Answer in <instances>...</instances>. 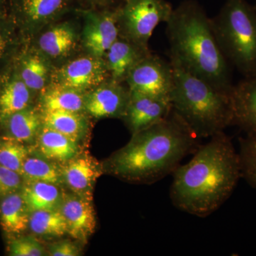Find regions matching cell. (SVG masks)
<instances>
[{
    "instance_id": "6da1fadb",
    "label": "cell",
    "mask_w": 256,
    "mask_h": 256,
    "mask_svg": "<svg viewBox=\"0 0 256 256\" xmlns=\"http://www.w3.org/2000/svg\"><path fill=\"white\" fill-rule=\"evenodd\" d=\"M240 178L238 153L230 138L220 132L175 170L170 198L178 210L204 218L224 204Z\"/></svg>"
},
{
    "instance_id": "7a4b0ae2",
    "label": "cell",
    "mask_w": 256,
    "mask_h": 256,
    "mask_svg": "<svg viewBox=\"0 0 256 256\" xmlns=\"http://www.w3.org/2000/svg\"><path fill=\"white\" fill-rule=\"evenodd\" d=\"M200 140L172 110L166 118L133 134L109 160V171L130 181L156 182L173 174L198 149Z\"/></svg>"
},
{
    "instance_id": "3957f363",
    "label": "cell",
    "mask_w": 256,
    "mask_h": 256,
    "mask_svg": "<svg viewBox=\"0 0 256 256\" xmlns=\"http://www.w3.org/2000/svg\"><path fill=\"white\" fill-rule=\"evenodd\" d=\"M166 24L170 58L216 88L232 94L230 64L202 6L196 2H184L173 9Z\"/></svg>"
},
{
    "instance_id": "277c9868",
    "label": "cell",
    "mask_w": 256,
    "mask_h": 256,
    "mask_svg": "<svg viewBox=\"0 0 256 256\" xmlns=\"http://www.w3.org/2000/svg\"><path fill=\"white\" fill-rule=\"evenodd\" d=\"M174 84L170 92L172 110L202 138H210L233 124L232 94L222 92L170 58Z\"/></svg>"
},
{
    "instance_id": "5b68a950",
    "label": "cell",
    "mask_w": 256,
    "mask_h": 256,
    "mask_svg": "<svg viewBox=\"0 0 256 256\" xmlns=\"http://www.w3.org/2000/svg\"><path fill=\"white\" fill-rule=\"evenodd\" d=\"M212 30L230 65L246 78L256 76V10L246 0H226L210 18Z\"/></svg>"
},
{
    "instance_id": "8992f818",
    "label": "cell",
    "mask_w": 256,
    "mask_h": 256,
    "mask_svg": "<svg viewBox=\"0 0 256 256\" xmlns=\"http://www.w3.org/2000/svg\"><path fill=\"white\" fill-rule=\"evenodd\" d=\"M173 8L165 0H126L118 13L120 35L148 48V41L160 23L169 20Z\"/></svg>"
},
{
    "instance_id": "52a82bcc",
    "label": "cell",
    "mask_w": 256,
    "mask_h": 256,
    "mask_svg": "<svg viewBox=\"0 0 256 256\" xmlns=\"http://www.w3.org/2000/svg\"><path fill=\"white\" fill-rule=\"evenodd\" d=\"M126 82L130 92L170 98L174 84L172 66L150 54L131 70Z\"/></svg>"
},
{
    "instance_id": "ba28073f",
    "label": "cell",
    "mask_w": 256,
    "mask_h": 256,
    "mask_svg": "<svg viewBox=\"0 0 256 256\" xmlns=\"http://www.w3.org/2000/svg\"><path fill=\"white\" fill-rule=\"evenodd\" d=\"M172 110V106L170 98L130 92L129 102L122 117L134 134L166 118Z\"/></svg>"
},
{
    "instance_id": "9c48e42d",
    "label": "cell",
    "mask_w": 256,
    "mask_h": 256,
    "mask_svg": "<svg viewBox=\"0 0 256 256\" xmlns=\"http://www.w3.org/2000/svg\"><path fill=\"white\" fill-rule=\"evenodd\" d=\"M106 64L96 56H85L72 60L57 70V86L80 90L100 86L108 76Z\"/></svg>"
},
{
    "instance_id": "30bf717a",
    "label": "cell",
    "mask_w": 256,
    "mask_h": 256,
    "mask_svg": "<svg viewBox=\"0 0 256 256\" xmlns=\"http://www.w3.org/2000/svg\"><path fill=\"white\" fill-rule=\"evenodd\" d=\"M72 238L85 242L95 232V210L90 200L80 195L64 196L60 207Z\"/></svg>"
},
{
    "instance_id": "8fae6325",
    "label": "cell",
    "mask_w": 256,
    "mask_h": 256,
    "mask_svg": "<svg viewBox=\"0 0 256 256\" xmlns=\"http://www.w3.org/2000/svg\"><path fill=\"white\" fill-rule=\"evenodd\" d=\"M130 98L120 82L104 84L92 92L85 100L88 112L97 118L124 116Z\"/></svg>"
},
{
    "instance_id": "7c38bea8",
    "label": "cell",
    "mask_w": 256,
    "mask_h": 256,
    "mask_svg": "<svg viewBox=\"0 0 256 256\" xmlns=\"http://www.w3.org/2000/svg\"><path fill=\"white\" fill-rule=\"evenodd\" d=\"M86 26L84 28V42L94 56L101 58L119 38L118 13L107 12L88 15Z\"/></svg>"
},
{
    "instance_id": "4fadbf2b",
    "label": "cell",
    "mask_w": 256,
    "mask_h": 256,
    "mask_svg": "<svg viewBox=\"0 0 256 256\" xmlns=\"http://www.w3.org/2000/svg\"><path fill=\"white\" fill-rule=\"evenodd\" d=\"M150 54L148 48L119 36L106 54V65L112 80H126L131 70Z\"/></svg>"
},
{
    "instance_id": "5bb4252c",
    "label": "cell",
    "mask_w": 256,
    "mask_h": 256,
    "mask_svg": "<svg viewBox=\"0 0 256 256\" xmlns=\"http://www.w3.org/2000/svg\"><path fill=\"white\" fill-rule=\"evenodd\" d=\"M233 124L248 134L256 133V76L234 86L232 92Z\"/></svg>"
},
{
    "instance_id": "9a60e30c",
    "label": "cell",
    "mask_w": 256,
    "mask_h": 256,
    "mask_svg": "<svg viewBox=\"0 0 256 256\" xmlns=\"http://www.w3.org/2000/svg\"><path fill=\"white\" fill-rule=\"evenodd\" d=\"M68 162L62 171V178L76 194L89 198L94 184L102 174L100 168L85 156H76Z\"/></svg>"
},
{
    "instance_id": "2e32d148",
    "label": "cell",
    "mask_w": 256,
    "mask_h": 256,
    "mask_svg": "<svg viewBox=\"0 0 256 256\" xmlns=\"http://www.w3.org/2000/svg\"><path fill=\"white\" fill-rule=\"evenodd\" d=\"M30 214L21 192L3 196L0 202V224L10 235L23 233L28 228Z\"/></svg>"
},
{
    "instance_id": "e0dca14e",
    "label": "cell",
    "mask_w": 256,
    "mask_h": 256,
    "mask_svg": "<svg viewBox=\"0 0 256 256\" xmlns=\"http://www.w3.org/2000/svg\"><path fill=\"white\" fill-rule=\"evenodd\" d=\"M22 195L30 213L60 208L64 196L54 184L30 182L23 185Z\"/></svg>"
},
{
    "instance_id": "ac0fdd59",
    "label": "cell",
    "mask_w": 256,
    "mask_h": 256,
    "mask_svg": "<svg viewBox=\"0 0 256 256\" xmlns=\"http://www.w3.org/2000/svg\"><path fill=\"white\" fill-rule=\"evenodd\" d=\"M38 148L45 158L58 161H68L78 153L76 141L44 126L38 136Z\"/></svg>"
},
{
    "instance_id": "d6986e66",
    "label": "cell",
    "mask_w": 256,
    "mask_h": 256,
    "mask_svg": "<svg viewBox=\"0 0 256 256\" xmlns=\"http://www.w3.org/2000/svg\"><path fill=\"white\" fill-rule=\"evenodd\" d=\"M15 8L28 23L52 20L68 6L69 0H14Z\"/></svg>"
},
{
    "instance_id": "ffe728a7",
    "label": "cell",
    "mask_w": 256,
    "mask_h": 256,
    "mask_svg": "<svg viewBox=\"0 0 256 256\" xmlns=\"http://www.w3.org/2000/svg\"><path fill=\"white\" fill-rule=\"evenodd\" d=\"M44 126L78 141L85 131V121L78 112L62 110H44Z\"/></svg>"
},
{
    "instance_id": "44dd1931",
    "label": "cell",
    "mask_w": 256,
    "mask_h": 256,
    "mask_svg": "<svg viewBox=\"0 0 256 256\" xmlns=\"http://www.w3.org/2000/svg\"><path fill=\"white\" fill-rule=\"evenodd\" d=\"M42 104L44 110L78 112L85 106V100L79 90L56 85L45 92Z\"/></svg>"
},
{
    "instance_id": "7402d4cb",
    "label": "cell",
    "mask_w": 256,
    "mask_h": 256,
    "mask_svg": "<svg viewBox=\"0 0 256 256\" xmlns=\"http://www.w3.org/2000/svg\"><path fill=\"white\" fill-rule=\"evenodd\" d=\"M6 120L10 138L22 143L33 140L42 121L34 110L28 108L15 112Z\"/></svg>"
},
{
    "instance_id": "603a6c76",
    "label": "cell",
    "mask_w": 256,
    "mask_h": 256,
    "mask_svg": "<svg viewBox=\"0 0 256 256\" xmlns=\"http://www.w3.org/2000/svg\"><path fill=\"white\" fill-rule=\"evenodd\" d=\"M38 43L41 50L47 55L62 56L69 53L75 46V34L69 26L60 25L44 33Z\"/></svg>"
},
{
    "instance_id": "cb8c5ba5",
    "label": "cell",
    "mask_w": 256,
    "mask_h": 256,
    "mask_svg": "<svg viewBox=\"0 0 256 256\" xmlns=\"http://www.w3.org/2000/svg\"><path fill=\"white\" fill-rule=\"evenodd\" d=\"M28 226L36 235L60 237L67 234L66 224L60 208L32 212Z\"/></svg>"
},
{
    "instance_id": "d4e9b609",
    "label": "cell",
    "mask_w": 256,
    "mask_h": 256,
    "mask_svg": "<svg viewBox=\"0 0 256 256\" xmlns=\"http://www.w3.org/2000/svg\"><path fill=\"white\" fill-rule=\"evenodd\" d=\"M30 100V89L22 80L10 82L0 95V116L6 120L15 112L28 108Z\"/></svg>"
},
{
    "instance_id": "484cf974",
    "label": "cell",
    "mask_w": 256,
    "mask_h": 256,
    "mask_svg": "<svg viewBox=\"0 0 256 256\" xmlns=\"http://www.w3.org/2000/svg\"><path fill=\"white\" fill-rule=\"evenodd\" d=\"M22 176L26 182H44L58 184L62 181V174L54 164L46 160L35 156H28L22 171Z\"/></svg>"
},
{
    "instance_id": "4316f807",
    "label": "cell",
    "mask_w": 256,
    "mask_h": 256,
    "mask_svg": "<svg viewBox=\"0 0 256 256\" xmlns=\"http://www.w3.org/2000/svg\"><path fill=\"white\" fill-rule=\"evenodd\" d=\"M28 156V150L22 142L11 138L0 141V164L5 168L21 175L24 162Z\"/></svg>"
},
{
    "instance_id": "83f0119b",
    "label": "cell",
    "mask_w": 256,
    "mask_h": 256,
    "mask_svg": "<svg viewBox=\"0 0 256 256\" xmlns=\"http://www.w3.org/2000/svg\"><path fill=\"white\" fill-rule=\"evenodd\" d=\"M242 178L256 188V133L248 134L240 140L238 152Z\"/></svg>"
},
{
    "instance_id": "f1b7e54d",
    "label": "cell",
    "mask_w": 256,
    "mask_h": 256,
    "mask_svg": "<svg viewBox=\"0 0 256 256\" xmlns=\"http://www.w3.org/2000/svg\"><path fill=\"white\" fill-rule=\"evenodd\" d=\"M48 69L44 60L37 56H31L24 60L22 80L30 90H41L44 86Z\"/></svg>"
},
{
    "instance_id": "f546056e",
    "label": "cell",
    "mask_w": 256,
    "mask_h": 256,
    "mask_svg": "<svg viewBox=\"0 0 256 256\" xmlns=\"http://www.w3.org/2000/svg\"><path fill=\"white\" fill-rule=\"evenodd\" d=\"M10 256H42L45 255L43 246L37 239L31 236L20 237L10 242Z\"/></svg>"
},
{
    "instance_id": "4dcf8cb0",
    "label": "cell",
    "mask_w": 256,
    "mask_h": 256,
    "mask_svg": "<svg viewBox=\"0 0 256 256\" xmlns=\"http://www.w3.org/2000/svg\"><path fill=\"white\" fill-rule=\"evenodd\" d=\"M23 178L18 173L0 164V196L21 191Z\"/></svg>"
},
{
    "instance_id": "1f68e13d",
    "label": "cell",
    "mask_w": 256,
    "mask_h": 256,
    "mask_svg": "<svg viewBox=\"0 0 256 256\" xmlns=\"http://www.w3.org/2000/svg\"><path fill=\"white\" fill-rule=\"evenodd\" d=\"M48 255L52 256H78L80 255L78 247L68 240H62L50 246Z\"/></svg>"
},
{
    "instance_id": "d6a6232c",
    "label": "cell",
    "mask_w": 256,
    "mask_h": 256,
    "mask_svg": "<svg viewBox=\"0 0 256 256\" xmlns=\"http://www.w3.org/2000/svg\"><path fill=\"white\" fill-rule=\"evenodd\" d=\"M5 45H6V42H5L4 37L2 35V34H0V55L4 52Z\"/></svg>"
},
{
    "instance_id": "836d02e7",
    "label": "cell",
    "mask_w": 256,
    "mask_h": 256,
    "mask_svg": "<svg viewBox=\"0 0 256 256\" xmlns=\"http://www.w3.org/2000/svg\"><path fill=\"white\" fill-rule=\"evenodd\" d=\"M97 1H100V2H108V1H110V0H97Z\"/></svg>"
},
{
    "instance_id": "e575fe53",
    "label": "cell",
    "mask_w": 256,
    "mask_h": 256,
    "mask_svg": "<svg viewBox=\"0 0 256 256\" xmlns=\"http://www.w3.org/2000/svg\"><path fill=\"white\" fill-rule=\"evenodd\" d=\"M254 8H255V9L256 10V6H254Z\"/></svg>"
}]
</instances>
